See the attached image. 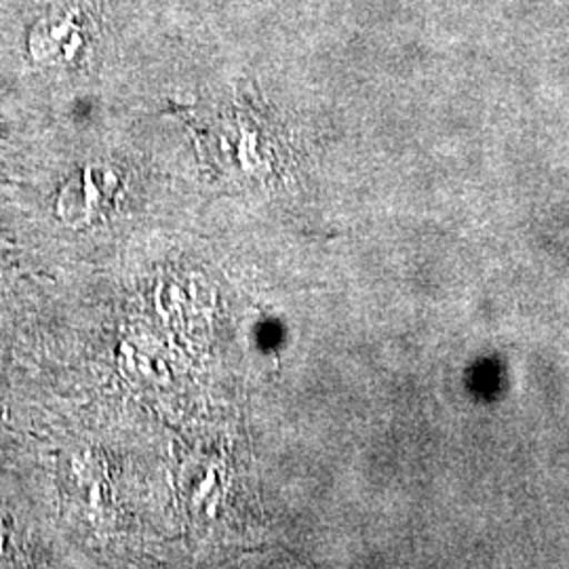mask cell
I'll return each instance as SVG.
<instances>
[{
  "mask_svg": "<svg viewBox=\"0 0 569 569\" xmlns=\"http://www.w3.org/2000/svg\"><path fill=\"white\" fill-rule=\"evenodd\" d=\"M16 549V521L11 515L0 510V561H4Z\"/></svg>",
  "mask_w": 569,
  "mask_h": 569,
  "instance_id": "obj_3",
  "label": "cell"
},
{
  "mask_svg": "<svg viewBox=\"0 0 569 569\" xmlns=\"http://www.w3.org/2000/svg\"><path fill=\"white\" fill-rule=\"evenodd\" d=\"M89 47V28L81 11L70 9L42 20L30 37L34 61L49 66H70L84 56Z\"/></svg>",
  "mask_w": 569,
  "mask_h": 569,
  "instance_id": "obj_2",
  "label": "cell"
},
{
  "mask_svg": "<svg viewBox=\"0 0 569 569\" xmlns=\"http://www.w3.org/2000/svg\"><path fill=\"white\" fill-rule=\"evenodd\" d=\"M121 173L108 164H84L61 186L56 213L70 228H91L103 222L121 199Z\"/></svg>",
  "mask_w": 569,
  "mask_h": 569,
  "instance_id": "obj_1",
  "label": "cell"
}]
</instances>
